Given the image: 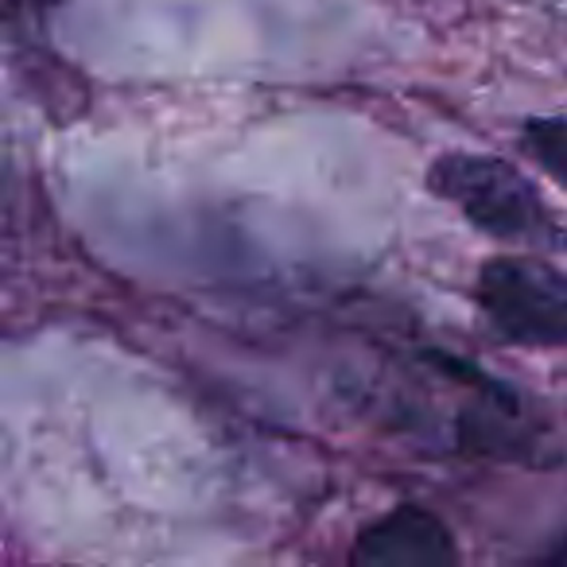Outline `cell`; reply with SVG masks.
Wrapping results in <instances>:
<instances>
[{"label": "cell", "instance_id": "6da1fadb", "mask_svg": "<svg viewBox=\"0 0 567 567\" xmlns=\"http://www.w3.org/2000/svg\"><path fill=\"white\" fill-rule=\"evenodd\" d=\"M427 190L497 241H520L533 249H559L567 241L533 183L497 156L447 152L427 167Z\"/></svg>", "mask_w": 567, "mask_h": 567}, {"label": "cell", "instance_id": "7a4b0ae2", "mask_svg": "<svg viewBox=\"0 0 567 567\" xmlns=\"http://www.w3.org/2000/svg\"><path fill=\"white\" fill-rule=\"evenodd\" d=\"M474 303L489 334L509 347H567V268L528 252L489 257L474 284Z\"/></svg>", "mask_w": 567, "mask_h": 567}, {"label": "cell", "instance_id": "3957f363", "mask_svg": "<svg viewBox=\"0 0 567 567\" xmlns=\"http://www.w3.org/2000/svg\"><path fill=\"white\" fill-rule=\"evenodd\" d=\"M458 559L455 536L435 513L420 505H396L365 525L350 548L358 567H451Z\"/></svg>", "mask_w": 567, "mask_h": 567}, {"label": "cell", "instance_id": "277c9868", "mask_svg": "<svg viewBox=\"0 0 567 567\" xmlns=\"http://www.w3.org/2000/svg\"><path fill=\"white\" fill-rule=\"evenodd\" d=\"M520 148L525 156L548 175L551 183L567 190V113L556 117H533L520 128Z\"/></svg>", "mask_w": 567, "mask_h": 567}]
</instances>
